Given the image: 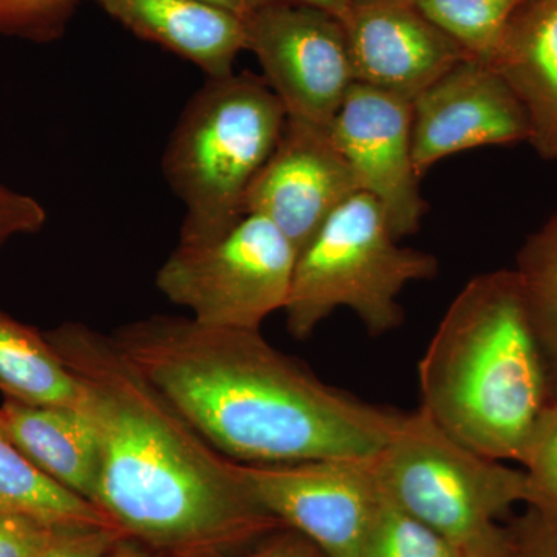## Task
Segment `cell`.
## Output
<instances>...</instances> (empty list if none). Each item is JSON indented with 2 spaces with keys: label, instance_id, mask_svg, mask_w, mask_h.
I'll list each match as a JSON object with an SVG mask.
<instances>
[{
  "label": "cell",
  "instance_id": "16",
  "mask_svg": "<svg viewBox=\"0 0 557 557\" xmlns=\"http://www.w3.org/2000/svg\"><path fill=\"white\" fill-rule=\"evenodd\" d=\"M0 426L39 471L97 505L100 440L84 410L32 406L5 398L0 406Z\"/></svg>",
  "mask_w": 557,
  "mask_h": 557
},
{
  "label": "cell",
  "instance_id": "14",
  "mask_svg": "<svg viewBox=\"0 0 557 557\" xmlns=\"http://www.w3.org/2000/svg\"><path fill=\"white\" fill-rule=\"evenodd\" d=\"M139 39L193 62L207 78L234 72L247 50V28L239 14L203 0H91Z\"/></svg>",
  "mask_w": 557,
  "mask_h": 557
},
{
  "label": "cell",
  "instance_id": "18",
  "mask_svg": "<svg viewBox=\"0 0 557 557\" xmlns=\"http://www.w3.org/2000/svg\"><path fill=\"white\" fill-rule=\"evenodd\" d=\"M0 511L47 527H119L97 505L39 471L0 426Z\"/></svg>",
  "mask_w": 557,
  "mask_h": 557
},
{
  "label": "cell",
  "instance_id": "30",
  "mask_svg": "<svg viewBox=\"0 0 557 557\" xmlns=\"http://www.w3.org/2000/svg\"><path fill=\"white\" fill-rule=\"evenodd\" d=\"M274 3H302V5L317 7V9L329 11L339 21L346 17L348 7H350V0H245L248 13L262 9V7L274 5Z\"/></svg>",
  "mask_w": 557,
  "mask_h": 557
},
{
  "label": "cell",
  "instance_id": "10",
  "mask_svg": "<svg viewBox=\"0 0 557 557\" xmlns=\"http://www.w3.org/2000/svg\"><path fill=\"white\" fill-rule=\"evenodd\" d=\"M358 189L373 197L397 239L421 226L428 205L412 153V101L354 83L329 127Z\"/></svg>",
  "mask_w": 557,
  "mask_h": 557
},
{
  "label": "cell",
  "instance_id": "17",
  "mask_svg": "<svg viewBox=\"0 0 557 557\" xmlns=\"http://www.w3.org/2000/svg\"><path fill=\"white\" fill-rule=\"evenodd\" d=\"M0 392L32 406L83 408V392L46 333L0 309Z\"/></svg>",
  "mask_w": 557,
  "mask_h": 557
},
{
  "label": "cell",
  "instance_id": "3",
  "mask_svg": "<svg viewBox=\"0 0 557 557\" xmlns=\"http://www.w3.org/2000/svg\"><path fill=\"white\" fill-rule=\"evenodd\" d=\"M421 405L440 428L498 461H519L553 403L548 370L516 270L460 289L418 362Z\"/></svg>",
  "mask_w": 557,
  "mask_h": 557
},
{
  "label": "cell",
  "instance_id": "24",
  "mask_svg": "<svg viewBox=\"0 0 557 557\" xmlns=\"http://www.w3.org/2000/svg\"><path fill=\"white\" fill-rule=\"evenodd\" d=\"M525 507V512L509 528L512 557H557L556 509Z\"/></svg>",
  "mask_w": 557,
  "mask_h": 557
},
{
  "label": "cell",
  "instance_id": "19",
  "mask_svg": "<svg viewBox=\"0 0 557 557\" xmlns=\"http://www.w3.org/2000/svg\"><path fill=\"white\" fill-rule=\"evenodd\" d=\"M516 273L544 351L552 398L557 405V212L528 237L520 249Z\"/></svg>",
  "mask_w": 557,
  "mask_h": 557
},
{
  "label": "cell",
  "instance_id": "31",
  "mask_svg": "<svg viewBox=\"0 0 557 557\" xmlns=\"http://www.w3.org/2000/svg\"><path fill=\"white\" fill-rule=\"evenodd\" d=\"M106 557H163L159 553L153 552L148 545L139 542L138 539L131 536H123L113 545L110 549L109 555Z\"/></svg>",
  "mask_w": 557,
  "mask_h": 557
},
{
  "label": "cell",
  "instance_id": "6",
  "mask_svg": "<svg viewBox=\"0 0 557 557\" xmlns=\"http://www.w3.org/2000/svg\"><path fill=\"white\" fill-rule=\"evenodd\" d=\"M373 463L387 497L458 549L482 541L505 512L530 502L525 472L468 448L421 408L406 413Z\"/></svg>",
  "mask_w": 557,
  "mask_h": 557
},
{
  "label": "cell",
  "instance_id": "26",
  "mask_svg": "<svg viewBox=\"0 0 557 557\" xmlns=\"http://www.w3.org/2000/svg\"><path fill=\"white\" fill-rule=\"evenodd\" d=\"M62 528L0 511V557H36Z\"/></svg>",
  "mask_w": 557,
  "mask_h": 557
},
{
  "label": "cell",
  "instance_id": "22",
  "mask_svg": "<svg viewBox=\"0 0 557 557\" xmlns=\"http://www.w3.org/2000/svg\"><path fill=\"white\" fill-rule=\"evenodd\" d=\"M79 0H0V36L49 44L67 30Z\"/></svg>",
  "mask_w": 557,
  "mask_h": 557
},
{
  "label": "cell",
  "instance_id": "2",
  "mask_svg": "<svg viewBox=\"0 0 557 557\" xmlns=\"http://www.w3.org/2000/svg\"><path fill=\"white\" fill-rule=\"evenodd\" d=\"M110 336L215 449L239 463L373 457L405 420L319 380L260 330L156 314Z\"/></svg>",
  "mask_w": 557,
  "mask_h": 557
},
{
  "label": "cell",
  "instance_id": "11",
  "mask_svg": "<svg viewBox=\"0 0 557 557\" xmlns=\"http://www.w3.org/2000/svg\"><path fill=\"white\" fill-rule=\"evenodd\" d=\"M528 138L525 110L490 62H458L412 101V153L420 177L454 153Z\"/></svg>",
  "mask_w": 557,
  "mask_h": 557
},
{
  "label": "cell",
  "instance_id": "9",
  "mask_svg": "<svg viewBox=\"0 0 557 557\" xmlns=\"http://www.w3.org/2000/svg\"><path fill=\"white\" fill-rule=\"evenodd\" d=\"M244 20L247 50L287 119L329 129L355 83L343 22L302 3L262 7Z\"/></svg>",
  "mask_w": 557,
  "mask_h": 557
},
{
  "label": "cell",
  "instance_id": "7",
  "mask_svg": "<svg viewBox=\"0 0 557 557\" xmlns=\"http://www.w3.org/2000/svg\"><path fill=\"white\" fill-rule=\"evenodd\" d=\"M298 252L260 215L247 214L211 244L182 247L157 271V288L209 327L260 330L284 310Z\"/></svg>",
  "mask_w": 557,
  "mask_h": 557
},
{
  "label": "cell",
  "instance_id": "8",
  "mask_svg": "<svg viewBox=\"0 0 557 557\" xmlns=\"http://www.w3.org/2000/svg\"><path fill=\"white\" fill-rule=\"evenodd\" d=\"M373 457L239 463V469L260 504L322 556L357 557L384 500Z\"/></svg>",
  "mask_w": 557,
  "mask_h": 557
},
{
  "label": "cell",
  "instance_id": "25",
  "mask_svg": "<svg viewBox=\"0 0 557 557\" xmlns=\"http://www.w3.org/2000/svg\"><path fill=\"white\" fill-rule=\"evenodd\" d=\"M123 536L120 527L62 528L36 557H106Z\"/></svg>",
  "mask_w": 557,
  "mask_h": 557
},
{
  "label": "cell",
  "instance_id": "32",
  "mask_svg": "<svg viewBox=\"0 0 557 557\" xmlns=\"http://www.w3.org/2000/svg\"><path fill=\"white\" fill-rule=\"evenodd\" d=\"M203 2L212 3L220 9L228 10L231 13L239 14L240 17L247 16V5L245 0H203Z\"/></svg>",
  "mask_w": 557,
  "mask_h": 557
},
{
  "label": "cell",
  "instance_id": "21",
  "mask_svg": "<svg viewBox=\"0 0 557 557\" xmlns=\"http://www.w3.org/2000/svg\"><path fill=\"white\" fill-rule=\"evenodd\" d=\"M357 557H461V549L384 493L379 516Z\"/></svg>",
  "mask_w": 557,
  "mask_h": 557
},
{
  "label": "cell",
  "instance_id": "15",
  "mask_svg": "<svg viewBox=\"0 0 557 557\" xmlns=\"http://www.w3.org/2000/svg\"><path fill=\"white\" fill-rule=\"evenodd\" d=\"M490 64L525 110L528 143L557 160V0H523Z\"/></svg>",
  "mask_w": 557,
  "mask_h": 557
},
{
  "label": "cell",
  "instance_id": "29",
  "mask_svg": "<svg viewBox=\"0 0 557 557\" xmlns=\"http://www.w3.org/2000/svg\"><path fill=\"white\" fill-rule=\"evenodd\" d=\"M461 557H512L511 536L509 530L497 527L493 533L471 547L461 549Z\"/></svg>",
  "mask_w": 557,
  "mask_h": 557
},
{
  "label": "cell",
  "instance_id": "13",
  "mask_svg": "<svg viewBox=\"0 0 557 557\" xmlns=\"http://www.w3.org/2000/svg\"><path fill=\"white\" fill-rule=\"evenodd\" d=\"M355 83L413 101L469 54L412 0H350L343 21Z\"/></svg>",
  "mask_w": 557,
  "mask_h": 557
},
{
  "label": "cell",
  "instance_id": "20",
  "mask_svg": "<svg viewBox=\"0 0 557 557\" xmlns=\"http://www.w3.org/2000/svg\"><path fill=\"white\" fill-rule=\"evenodd\" d=\"M412 3L469 57L491 62L508 22L523 0H412Z\"/></svg>",
  "mask_w": 557,
  "mask_h": 557
},
{
  "label": "cell",
  "instance_id": "1",
  "mask_svg": "<svg viewBox=\"0 0 557 557\" xmlns=\"http://www.w3.org/2000/svg\"><path fill=\"white\" fill-rule=\"evenodd\" d=\"M97 429V507L163 557H228L287 528L177 406L120 350L81 322L46 332Z\"/></svg>",
  "mask_w": 557,
  "mask_h": 557
},
{
  "label": "cell",
  "instance_id": "28",
  "mask_svg": "<svg viewBox=\"0 0 557 557\" xmlns=\"http://www.w3.org/2000/svg\"><path fill=\"white\" fill-rule=\"evenodd\" d=\"M228 557H322V553L292 528H282L251 547Z\"/></svg>",
  "mask_w": 557,
  "mask_h": 557
},
{
  "label": "cell",
  "instance_id": "4",
  "mask_svg": "<svg viewBox=\"0 0 557 557\" xmlns=\"http://www.w3.org/2000/svg\"><path fill=\"white\" fill-rule=\"evenodd\" d=\"M287 113L262 76L207 78L164 149L161 170L186 209L182 247L211 244L245 218V197L276 149Z\"/></svg>",
  "mask_w": 557,
  "mask_h": 557
},
{
  "label": "cell",
  "instance_id": "27",
  "mask_svg": "<svg viewBox=\"0 0 557 557\" xmlns=\"http://www.w3.org/2000/svg\"><path fill=\"white\" fill-rule=\"evenodd\" d=\"M46 222V209L38 200L0 185V249L11 237L39 233Z\"/></svg>",
  "mask_w": 557,
  "mask_h": 557
},
{
  "label": "cell",
  "instance_id": "23",
  "mask_svg": "<svg viewBox=\"0 0 557 557\" xmlns=\"http://www.w3.org/2000/svg\"><path fill=\"white\" fill-rule=\"evenodd\" d=\"M520 465L530 486V502L557 511V405L552 403L539 417Z\"/></svg>",
  "mask_w": 557,
  "mask_h": 557
},
{
  "label": "cell",
  "instance_id": "12",
  "mask_svg": "<svg viewBox=\"0 0 557 557\" xmlns=\"http://www.w3.org/2000/svg\"><path fill=\"white\" fill-rule=\"evenodd\" d=\"M357 193V180L329 129L287 119L276 149L249 186L245 214L269 220L299 255Z\"/></svg>",
  "mask_w": 557,
  "mask_h": 557
},
{
  "label": "cell",
  "instance_id": "5",
  "mask_svg": "<svg viewBox=\"0 0 557 557\" xmlns=\"http://www.w3.org/2000/svg\"><path fill=\"white\" fill-rule=\"evenodd\" d=\"M379 201L354 194L300 249L285 314L289 335L306 339L341 309L354 311L372 336L403 322L399 295L437 274L435 256L401 247Z\"/></svg>",
  "mask_w": 557,
  "mask_h": 557
}]
</instances>
